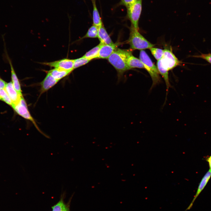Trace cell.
Returning a JSON list of instances; mask_svg holds the SVG:
<instances>
[{
    "mask_svg": "<svg viewBox=\"0 0 211 211\" xmlns=\"http://www.w3.org/2000/svg\"><path fill=\"white\" fill-rule=\"evenodd\" d=\"M139 59L143 63L144 69L150 76L152 81V87L160 82L159 73L157 68L145 51L141 50L139 55Z\"/></svg>",
    "mask_w": 211,
    "mask_h": 211,
    "instance_id": "obj_3",
    "label": "cell"
},
{
    "mask_svg": "<svg viewBox=\"0 0 211 211\" xmlns=\"http://www.w3.org/2000/svg\"><path fill=\"white\" fill-rule=\"evenodd\" d=\"M206 161L208 163L210 169L211 170V155L207 158Z\"/></svg>",
    "mask_w": 211,
    "mask_h": 211,
    "instance_id": "obj_27",
    "label": "cell"
},
{
    "mask_svg": "<svg viewBox=\"0 0 211 211\" xmlns=\"http://www.w3.org/2000/svg\"><path fill=\"white\" fill-rule=\"evenodd\" d=\"M42 64L54 68L59 69L72 72L74 69V59L64 58L52 62L42 63Z\"/></svg>",
    "mask_w": 211,
    "mask_h": 211,
    "instance_id": "obj_7",
    "label": "cell"
},
{
    "mask_svg": "<svg viewBox=\"0 0 211 211\" xmlns=\"http://www.w3.org/2000/svg\"><path fill=\"white\" fill-rule=\"evenodd\" d=\"M157 67L159 74L161 75L165 81L166 85V92H167L171 86L168 75L169 71L163 65L160 59L157 61Z\"/></svg>",
    "mask_w": 211,
    "mask_h": 211,
    "instance_id": "obj_14",
    "label": "cell"
},
{
    "mask_svg": "<svg viewBox=\"0 0 211 211\" xmlns=\"http://www.w3.org/2000/svg\"><path fill=\"white\" fill-rule=\"evenodd\" d=\"M130 30L128 42L132 50H143L150 49L154 46V44L148 41L139 33L138 30L132 25Z\"/></svg>",
    "mask_w": 211,
    "mask_h": 211,
    "instance_id": "obj_2",
    "label": "cell"
},
{
    "mask_svg": "<svg viewBox=\"0 0 211 211\" xmlns=\"http://www.w3.org/2000/svg\"><path fill=\"white\" fill-rule=\"evenodd\" d=\"M136 0H120V1L116 4L115 7H118L120 6H123L127 7L133 3Z\"/></svg>",
    "mask_w": 211,
    "mask_h": 211,
    "instance_id": "obj_25",
    "label": "cell"
},
{
    "mask_svg": "<svg viewBox=\"0 0 211 211\" xmlns=\"http://www.w3.org/2000/svg\"><path fill=\"white\" fill-rule=\"evenodd\" d=\"M150 51L154 57L157 61L162 58L164 52V50L152 47L150 49Z\"/></svg>",
    "mask_w": 211,
    "mask_h": 211,
    "instance_id": "obj_21",
    "label": "cell"
},
{
    "mask_svg": "<svg viewBox=\"0 0 211 211\" xmlns=\"http://www.w3.org/2000/svg\"><path fill=\"white\" fill-rule=\"evenodd\" d=\"M97 38L100 42L103 44L112 45L114 44L108 34L103 24L98 27Z\"/></svg>",
    "mask_w": 211,
    "mask_h": 211,
    "instance_id": "obj_13",
    "label": "cell"
},
{
    "mask_svg": "<svg viewBox=\"0 0 211 211\" xmlns=\"http://www.w3.org/2000/svg\"><path fill=\"white\" fill-rule=\"evenodd\" d=\"M101 43H100L98 45L93 47L87 52L83 57L90 60L98 58L99 52Z\"/></svg>",
    "mask_w": 211,
    "mask_h": 211,
    "instance_id": "obj_18",
    "label": "cell"
},
{
    "mask_svg": "<svg viewBox=\"0 0 211 211\" xmlns=\"http://www.w3.org/2000/svg\"><path fill=\"white\" fill-rule=\"evenodd\" d=\"M160 60L163 65L168 71L178 66L181 63L172 52L167 49L164 50L163 56Z\"/></svg>",
    "mask_w": 211,
    "mask_h": 211,
    "instance_id": "obj_6",
    "label": "cell"
},
{
    "mask_svg": "<svg viewBox=\"0 0 211 211\" xmlns=\"http://www.w3.org/2000/svg\"><path fill=\"white\" fill-rule=\"evenodd\" d=\"M47 72L49 73L55 79L59 81L69 75L72 72L59 69L54 68Z\"/></svg>",
    "mask_w": 211,
    "mask_h": 211,
    "instance_id": "obj_15",
    "label": "cell"
},
{
    "mask_svg": "<svg viewBox=\"0 0 211 211\" xmlns=\"http://www.w3.org/2000/svg\"><path fill=\"white\" fill-rule=\"evenodd\" d=\"M6 57L10 64L11 71L12 82L13 87L21 95L23 96L21 93L20 84L12 65L11 61L7 54Z\"/></svg>",
    "mask_w": 211,
    "mask_h": 211,
    "instance_id": "obj_12",
    "label": "cell"
},
{
    "mask_svg": "<svg viewBox=\"0 0 211 211\" xmlns=\"http://www.w3.org/2000/svg\"><path fill=\"white\" fill-rule=\"evenodd\" d=\"M12 107L19 115L31 121L36 129L41 132L35 121L29 111L27 104L23 96L21 97L19 101L16 104L12 105Z\"/></svg>",
    "mask_w": 211,
    "mask_h": 211,
    "instance_id": "obj_5",
    "label": "cell"
},
{
    "mask_svg": "<svg viewBox=\"0 0 211 211\" xmlns=\"http://www.w3.org/2000/svg\"><path fill=\"white\" fill-rule=\"evenodd\" d=\"M7 83L0 77V90L4 89Z\"/></svg>",
    "mask_w": 211,
    "mask_h": 211,
    "instance_id": "obj_26",
    "label": "cell"
},
{
    "mask_svg": "<svg viewBox=\"0 0 211 211\" xmlns=\"http://www.w3.org/2000/svg\"><path fill=\"white\" fill-rule=\"evenodd\" d=\"M132 54L129 50L116 48L108 58L109 62L116 70L120 79L123 74L130 69L127 64V59Z\"/></svg>",
    "mask_w": 211,
    "mask_h": 211,
    "instance_id": "obj_1",
    "label": "cell"
},
{
    "mask_svg": "<svg viewBox=\"0 0 211 211\" xmlns=\"http://www.w3.org/2000/svg\"><path fill=\"white\" fill-rule=\"evenodd\" d=\"M117 44L112 45L103 44L100 48L98 58L108 59L114 51L117 48Z\"/></svg>",
    "mask_w": 211,
    "mask_h": 211,
    "instance_id": "obj_10",
    "label": "cell"
},
{
    "mask_svg": "<svg viewBox=\"0 0 211 211\" xmlns=\"http://www.w3.org/2000/svg\"><path fill=\"white\" fill-rule=\"evenodd\" d=\"M142 0H136L127 8L126 18L131 22V25L138 30V23L142 9Z\"/></svg>",
    "mask_w": 211,
    "mask_h": 211,
    "instance_id": "obj_4",
    "label": "cell"
},
{
    "mask_svg": "<svg viewBox=\"0 0 211 211\" xmlns=\"http://www.w3.org/2000/svg\"><path fill=\"white\" fill-rule=\"evenodd\" d=\"M91 1L93 7L92 17L93 25L99 27L103 24L96 6V0H91Z\"/></svg>",
    "mask_w": 211,
    "mask_h": 211,
    "instance_id": "obj_16",
    "label": "cell"
},
{
    "mask_svg": "<svg viewBox=\"0 0 211 211\" xmlns=\"http://www.w3.org/2000/svg\"><path fill=\"white\" fill-rule=\"evenodd\" d=\"M194 57L202 59L211 64V53H201L199 55L194 56Z\"/></svg>",
    "mask_w": 211,
    "mask_h": 211,
    "instance_id": "obj_24",
    "label": "cell"
},
{
    "mask_svg": "<svg viewBox=\"0 0 211 211\" xmlns=\"http://www.w3.org/2000/svg\"><path fill=\"white\" fill-rule=\"evenodd\" d=\"M127 64L130 69L133 68H144V65L140 60L134 56L132 54L128 57Z\"/></svg>",
    "mask_w": 211,
    "mask_h": 211,
    "instance_id": "obj_17",
    "label": "cell"
},
{
    "mask_svg": "<svg viewBox=\"0 0 211 211\" xmlns=\"http://www.w3.org/2000/svg\"><path fill=\"white\" fill-rule=\"evenodd\" d=\"M91 60L83 57L74 59V69L83 66L90 62Z\"/></svg>",
    "mask_w": 211,
    "mask_h": 211,
    "instance_id": "obj_22",
    "label": "cell"
},
{
    "mask_svg": "<svg viewBox=\"0 0 211 211\" xmlns=\"http://www.w3.org/2000/svg\"><path fill=\"white\" fill-rule=\"evenodd\" d=\"M98 29V27L93 25L89 28L86 34L82 38H97Z\"/></svg>",
    "mask_w": 211,
    "mask_h": 211,
    "instance_id": "obj_20",
    "label": "cell"
},
{
    "mask_svg": "<svg viewBox=\"0 0 211 211\" xmlns=\"http://www.w3.org/2000/svg\"><path fill=\"white\" fill-rule=\"evenodd\" d=\"M54 78L48 72L41 82V93H42L48 90L55 86L59 81Z\"/></svg>",
    "mask_w": 211,
    "mask_h": 211,
    "instance_id": "obj_9",
    "label": "cell"
},
{
    "mask_svg": "<svg viewBox=\"0 0 211 211\" xmlns=\"http://www.w3.org/2000/svg\"><path fill=\"white\" fill-rule=\"evenodd\" d=\"M4 89L12 101V105L16 104L23 96L15 90L12 82L7 83Z\"/></svg>",
    "mask_w": 211,
    "mask_h": 211,
    "instance_id": "obj_11",
    "label": "cell"
},
{
    "mask_svg": "<svg viewBox=\"0 0 211 211\" xmlns=\"http://www.w3.org/2000/svg\"><path fill=\"white\" fill-rule=\"evenodd\" d=\"M211 177V170L209 169L205 173L199 183L195 195L185 211L189 210L192 207L195 200L204 188Z\"/></svg>",
    "mask_w": 211,
    "mask_h": 211,
    "instance_id": "obj_8",
    "label": "cell"
},
{
    "mask_svg": "<svg viewBox=\"0 0 211 211\" xmlns=\"http://www.w3.org/2000/svg\"><path fill=\"white\" fill-rule=\"evenodd\" d=\"M52 211H70L69 204H66L63 199L61 197L56 204L52 207Z\"/></svg>",
    "mask_w": 211,
    "mask_h": 211,
    "instance_id": "obj_19",
    "label": "cell"
},
{
    "mask_svg": "<svg viewBox=\"0 0 211 211\" xmlns=\"http://www.w3.org/2000/svg\"><path fill=\"white\" fill-rule=\"evenodd\" d=\"M0 100L4 101L10 106L12 105V101L5 89L0 90Z\"/></svg>",
    "mask_w": 211,
    "mask_h": 211,
    "instance_id": "obj_23",
    "label": "cell"
}]
</instances>
